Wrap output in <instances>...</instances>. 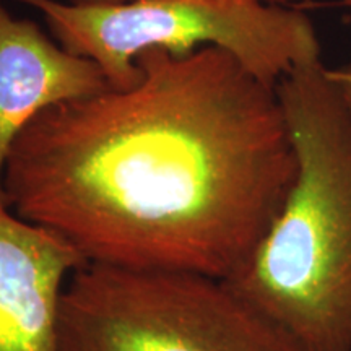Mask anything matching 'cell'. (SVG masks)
<instances>
[{
	"label": "cell",
	"instance_id": "cell-4",
	"mask_svg": "<svg viewBox=\"0 0 351 351\" xmlns=\"http://www.w3.org/2000/svg\"><path fill=\"white\" fill-rule=\"evenodd\" d=\"M41 13L56 41L98 64L112 88L138 78L137 57L152 49L184 56L215 46L276 86L289 70L320 57L309 16L257 0H134L80 7L65 0H20Z\"/></svg>",
	"mask_w": 351,
	"mask_h": 351
},
{
	"label": "cell",
	"instance_id": "cell-5",
	"mask_svg": "<svg viewBox=\"0 0 351 351\" xmlns=\"http://www.w3.org/2000/svg\"><path fill=\"white\" fill-rule=\"evenodd\" d=\"M83 263L64 239L0 200V351H60L64 291Z\"/></svg>",
	"mask_w": 351,
	"mask_h": 351
},
{
	"label": "cell",
	"instance_id": "cell-8",
	"mask_svg": "<svg viewBox=\"0 0 351 351\" xmlns=\"http://www.w3.org/2000/svg\"><path fill=\"white\" fill-rule=\"evenodd\" d=\"M72 5L80 7H104V5H119V3L134 2V0H65Z\"/></svg>",
	"mask_w": 351,
	"mask_h": 351
},
{
	"label": "cell",
	"instance_id": "cell-3",
	"mask_svg": "<svg viewBox=\"0 0 351 351\" xmlns=\"http://www.w3.org/2000/svg\"><path fill=\"white\" fill-rule=\"evenodd\" d=\"M60 351H306L226 280L83 263L65 287Z\"/></svg>",
	"mask_w": 351,
	"mask_h": 351
},
{
	"label": "cell",
	"instance_id": "cell-6",
	"mask_svg": "<svg viewBox=\"0 0 351 351\" xmlns=\"http://www.w3.org/2000/svg\"><path fill=\"white\" fill-rule=\"evenodd\" d=\"M106 88L98 64L67 51L0 0V200L3 168L20 132L44 109Z\"/></svg>",
	"mask_w": 351,
	"mask_h": 351
},
{
	"label": "cell",
	"instance_id": "cell-9",
	"mask_svg": "<svg viewBox=\"0 0 351 351\" xmlns=\"http://www.w3.org/2000/svg\"><path fill=\"white\" fill-rule=\"evenodd\" d=\"M257 2L267 3V5H278V7H293L302 0H257Z\"/></svg>",
	"mask_w": 351,
	"mask_h": 351
},
{
	"label": "cell",
	"instance_id": "cell-2",
	"mask_svg": "<svg viewBox=\"0 0 351 351\" xmlns=\"http://www.w3.org/2000/svg\"><path fill=\"white\" fill-rule=\"evenodd\" d=\"M276 93L298 174L226 282L306 351H351V112L320 57L289 70Z\"/></svg>",
	"mask_w": 351,
	"mask_h": 351
},
{
	"label": "cell",
	"instance_id": "cell-10",
	"mask_svg": "<svg viewBox=\"0 0 351 351\" xmlns=\"http://www.w3.org/2000/svg\"><path fill=\"white\" fill-rule=\"evenodd\" d=\"M345 5H351V0H343Z\"/></svg>",
	"mask_w": 351,
	"mask_h": 351
},
{
	"label": "cell",
	"instance_id": "cell-7",
	"mask_svg": "<svg viewBox=\"0 0 351 351\" xmlns=\"http://www.w3.org/2000/svg\"><path fill=\"white\" fill-rule=\"evenodd\" d=\"M330 75L333 82L339 86L341 96H343L346 106H348L351 112V67L339 69V70H330Z\"/></svg>",
	"mask_w": 351,
	"mask_h": 351
},
{
	"label": "cell",
	"instance_id": "cell-1",
	"mask_svg": "<svg viewBox=\"0 0 351 351\" xmlns=\"http://www.w3.org/2000/svg\"><path fill=\"white\" fill-rule=\"evenodd\" d=\"M135 64L134 85L64 101L20 132L3 200L85 263L230 280L298 174L276 86L215 46Z\"/></svg>",
	"mask_w": 351,
	"mask_h": 351
}]
</instances>
